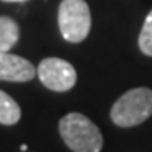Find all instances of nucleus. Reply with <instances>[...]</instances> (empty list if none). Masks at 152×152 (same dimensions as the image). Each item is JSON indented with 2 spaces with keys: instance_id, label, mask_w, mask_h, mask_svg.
Segmentation results:
<instances>
[{
  "instance_id": "obj_1",
  "label": "nucleus",
  "mask_w": 152,
  "mask_h": 152,
  "mask_svg": "<svg viewBox=\"0 0 152 152\" xmlns=\"http://www.w3.org/2000/svg\"><path fill=\"white\" fill-rule=\"evenodd\" d=\"M59 134L73 152H100L103 147L100 129L78 112L68 113L59 120Z\"/></svg>"
},
{
  "instance_id": "obj_2",
  "label": "nucleus",
  "mask_w": 152,
  "mask_h": 152,
  "mask_svg": "<svg viewBox=\"0 0 152 152\" xmlns=\"http://www.w3.org/2000/svg\"><path fill=\"white\" fill-rule=\"evenodd\" d=\"M152 115V90L134 88L124 93L110 110L112 122L118 127H135Z\"/></svg>"
},
{
  "instance_id": "obj_3",
  "label": "nucleus",
  "mask_w": 152,
  "mask_h": 152,
  "mask_svg": "<svg viewBox=\"0 0 152 152\" xmlns=\"http://www.w3.org/2000/svg\"><path fill=\"white\" fill-rule=\"evenodd\" d=\"M58 26L68 42H81L91 27V14L85 0H63L58 10Z\"/></svg>"
},
{
  "instance_id": "obj_4",
  "label": "nucleus",
  "mask_w": 152,
  "mask_h": 152,
  "mask_svg": "<svg viewBox=\"0 0 152 152\" xmlns=\"http://www.w3.org/2000/svg\"><path fill=\"white\" fill-rule=\"evenodd\" d=\"M37 76L41 83L53 91H68L76 85V69L61 58H46L39 63Z\"/></svg>"
},
{
  "instance_id": "obj_5",
  "label": "nucleus",
  "mask_w": 152,
  "mask_h": 152,
  "mask_svg": "<svg viewBox=\"0 0 152 152\" xmlns=\"http://www.w3.org/2000/svg\"><path fill=\"white\" fill-rule=\"evenodd\" d=\"M37 75V68L27 61L26 58L0 53V80L12 83H26L31 81Z\"/></svg>"
},
{
  "instance_id": "obj_6",
  "label": "nucleus",
  "mask_w": 152,
  "mask_h": 152,
  "mask_svg": "<svg viewBox=\"0 0 152 152\" xmlns=\"http://www.w3.org/2000/svg\"><path fill=\"white\" fill-rule=\"evenodd\" d=\"M19 41V26L12 17H0V53H9Z\"/></svg>"
},
{
  "instance_id": "obj_7",
  "label": "nucleus",
  "mask_w": 152,
  "mask_h": 152,
  "mask_svg": "<svg viewBox=\"0 0 152 152\" xmlns=\"http://www.w3.org/2000/svg\"><path fill=\"white\" fill-rule=\"evenodd\" d=\"M20 120V107L15 100L0 90V124L15 125Z\"/></svg>"
},
{
  "instance_id": "obj_8",
  "label": "nucleus",
  "mask_w": 152,
  "mask_h": 152,
  "mask_svg": "<svg viewBox=\"0 0 152 152\" xmlns=\"http://www.w3.org/2000/svg\"><path fill=\"white\" fill-rule=\"evenodd\" d=\"M139 48L145 56H152V10L147 14L144 27L139 36Z\"/></svg>"
},
{
  "instance_id": "obj_9",
  "label": "nucleus",
  "mask_w": 152,
  "mask_h": 152,
  "mask_svg": "<svg viewBox=\"0 0 152 152\" xmlns=\"http://www.w3.org/2000/svg\"><path fill=\"white\" fill-rule=\"evenodd\" d=\"M27 149H29L27 144H22V145H20V151H22V152H27Z\"/></svg>"
},
{
  "instance_id": "obj_10",
  "label": "nucleus",
  "mask_w": 152,
  "mask_h": 152,
  "mask_svg": "<svg viewBox=\"0 0 152 152\" xmlns=\"http://www.w3.org/2000/svg\"><path fill=\"white\" fill-rule=\"evenodd\" d=\"M4 2H26V0H4Z\"/></svg>"
}]
</instances>
